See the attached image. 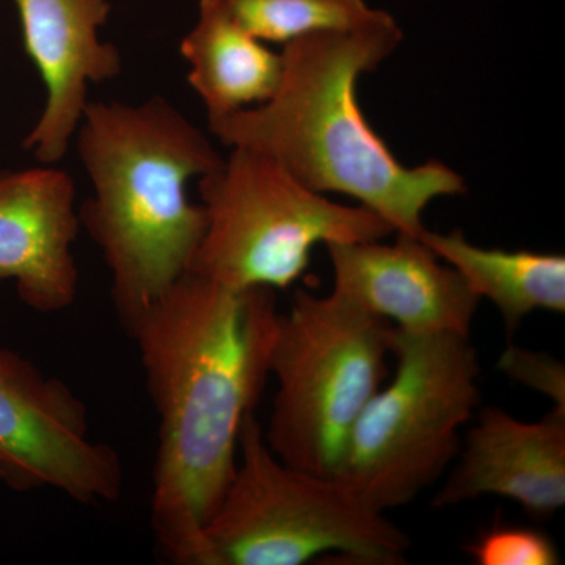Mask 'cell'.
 Listing matches in <instances>:
<instances>
[{"label": "cell", "instance_id": "5", "mask_svg": "<svg viewBox=\"0 0 565 565\" xmlns=\"http://www.w3.org/2000/svg\"><path fill=\"white\" fill-rule=\"evenodd\" d=\"M203 534L206 565H302L330 553L399 565L411 548L401 527L343 482L278 459L255 412L244 419L236 471Z\"/></svg>", "mask_w": 565, "mask_h": 565}, {"label": "cell", "instance_id": "1", "mask_svg": "<svg viewBox=\"0 0 565 565\" xmlns=\"http://www.w3.org/2000/svg\"><path fill=\"white\" fill-rule=\"evenodd\" d=\"M278 315L274 289L188 273L129 327L159 418L151 526L170 563L206 565L204 526L270 375Z\"/></svg>", "mask_w": 565, "mask_h": 565}, {"label": "cell", "instance_id": "7", "mask_svg": "<svg viewBox=\"0 0 565 565\" xmlns=\"http://www.w3.org/2000/svg\"><path fill=\"white\" fill-rule=\"evenodd\" d=\"M206 228L189 273L226 288H291L316 245L385 239L394 233L367 207L334 203L269 156L232 148L199 178Z\"/></svg>", "mask_w": 565, "mask_h": 565}, {"label": "cell", "instance_id": "15", "mask_svg": "<svg viewBox=\"0 0 565 565\" xmlns=\"http://www.w3.org/2000/svg\"><path fill=\"white\" fill-rule=\"evenodd\" d=\"M236 21L263 43L285 46L327 32H349L373 20L379 10L364 0H226Z\"/></svg>", "mask_w": 565, "mask_h": 565}, {"label": "cell", "instance_id": "8", "mask_svg": "<svg viewBox=\"0 0 565 565\" xmlns=\"http://www.w3.org/2000/svg\"><path fill=\"white\" fill-rule=\"evenodd\" d=\"M0 482L51 489L81 504L114 503L125 470L114 446L93 440L87 405L61 379L0 348Z\"/></svg>", "mask_w": 565, "mask_h": 565}, {"label": "cell", "instance_id": "14", "mask_svg": "<svg viewBox=\"0 0 565 565\" xmlns=\"http://www.w3.org/2000/svg\"><path fill=\"white\" fill-rule=\"evenodd\" d=\"M418 239L455 267L479 300L498 308L508 338L534 311L565 313L564 255L478 247L462 230L444 234L424 228Z\"/></svg>", "mask_w": 565, "mask_h": 565}, {"label": "cell", "instance_id": "11", "mask_svg": "<svg viewBox=\"0 0 565 565\" xmlns=\"http://www.w3.org/2000/svg\"><path fill=\"white\" fill-rule=\"evenodd\" d=\"M81 232L73 177L55 166L0 173V281L25 307L62 313L76 302Z\"/></svg>", "mask_w": 565, "mask_h": 565}, {"label": "cell", "instance_id": "2", "mask_svg": "<svg viewBox=\"0 0 565 565\" xmlns=\"http://www.w3.org/2000/svg\"><path fill=\"white\" fill-rule=\"evenodd\" d=\"M404 33L392 14L349 32L316 33L285 44L280 85L269 102L207 120L230 148L269 156L311 191L341 193L416 237L434 200L467 184L440 161L407 167L364 117L356 85L396 52Z\"/></svg>", "mask_w": 565, "mask_h": 565}, {"label": "cell", "instance_id": "12", "mask_svg": "<svg viewBox=\"0 0 565 565\" xmlns=\"http://www.w3.org/2000/svg\"><path fill=\"white\" fill-rule=\"evenodd\" d=\"M459 455L435 493L437 509L489 494L515 501L535 519L565 505V408L530 423L500 407L479 408Z\"/></svg>", "mask_w": 565, "mask_h": 565}, {"label": "cell", "instance_id": "13", "mask_svg": "<svg viewBox=\"0 0 565 565\" xmlns=\"http://www.w3.org/2000/svg\"><path fill=\"white\" fill-rule=\"evenodd\" d=\"M180 52L207 120L269 102L280 85L281 52L245 31L226 0H200L199 21L181 40Z\"/></svg>", "mask_w": 565, "mask_h": 565}, {"label": "cell", "instance_id": "9", "mask_svg": "<svg viewBox=\"0 0 565 565\" xmlns=\"http://www.w3.org/2000/svg\"><path fill=\"white\" fill-rule=\"evenodd\" d=\"M20 14L22 43L46 85V106L24 139L36 161L65 158L88 106V85L117 79L120 51L99 39L109 0H11Z\"/></svg>", "mask_w": 565, "mask_h": 565}, {"label": "cell", "instance_id": "17", "mask_svg": "<svg viewBox=\"0 0 565 565\" xmlns=\"http://www.w3.org/2000/svg\"><path fill=\"white\" fill-rule=\"evenodd\" d=\"M498 370L516 384L526 386L565 408V366L550 353L509 344L498 360Z\"/></svg>", "mask_w": 565, "mask_h": 565}, {"label": "cell", "instance_id": "16", "mask_svg": "<svg viewBox=\"0 0 565 565\" xmlns=\"http://www.w3.org/2000/svg\"><path fill=\"white\" fill-rule=\"evenodd\" d=\"M465 552L478 565L561 564L555 542L535 527L494 525Z\"/></svg>", "mask_w": 565, "mask_h": 565}, {"label": "cell", "instance_id": "6", "mask_svg": "<svg viewBox=\"0 0 565 565\" xmlns=\"http://www.w3.org/2000/svg\"><path fill=\"white\" fill-rule=\"evenodd\" d=\"M393 329L341 294H292L270 349L277 392L263 429L278 459L337 479L353 424L388 371Z\"/></svg>", "mask_w": 565, "mask_h": 565}, {"label": "cell", "instance_id": "10", "mask_svg": "<svg viewBox=\"0 0 565 565\" xmlns=\"http://www.w3.org/2000/svg\"><path fill=\"white\" fill-rule=\"evenodd\" d=\"M382 241L326 245L332 291L405 332L470 337L481 300L455 267L416 237L397 234L394 244Z\"/></svg>", "mask_w": 565, "mask_h": 565}, {"label": "cell", "instance_id": "3", "mask_svg": "<svg viewBox=\"0 0 565 565\" xmlns=\"http://www.w3.org/2000/svg\"><path fill=\"white\" fill-rule=\"evenodd\" d=\"M77 152L93 185L81 228L102 252L110 297L128 332L159 297L189 273L206 228L202 203L188 182L223 159L172 103L90 102L76 132Z\"/></svg>", "mask_w": 565, "mask_h": 565}, {"label": "cell", "instance_id": "4", "mask_svg": "<svg viewBox=\"0 0 565 565\" xmlns=\"http://www.w3.org/2000/svg\"><path fill=\"white\" fill-rule=\"evenodd\" d=\"M393 381L353 424L338 481L385 514L412 503L459 456L460 430L481 403L470 337L393 329Z\"/></svg>", "mask_w": 565, "mask_h": 565}]
</instances>
